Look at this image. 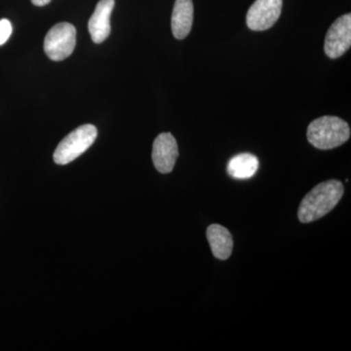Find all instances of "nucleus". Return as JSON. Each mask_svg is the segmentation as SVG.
<instances>
[{"mask_svg": "<svg viewBox=\"0 0 351 351\" xmlns=\"http://www.w3.org/2000/svg\"><path fill=\"white\" fill-rule=\"evenodd\" d=\"M343 193V184L337 180L320 182L304 196L300 204L298 218L302 223L323 218L337 206Z\"/></svg>", "mask_w": 351, "mask_h": 351, "instance_id": "nucleus-1", "label": "nucleus"}, {"mask_svg": "<svg viewBox=\"0 0 351 351\" xmlns=\"http://www.w3.org/2000/svg\"><path fill=\"white\" fill-rule=\"evenodd\" d=\"M308 142L318 149H332L345 144L350 138V125L337 117L314 119L307 127Z\"/></svg>", "mask_w": 351, "mask_h": 351, "instance_id": "nucleus-2", "label": "nucleus"}, {"mask_svg": "<svg viewBox=\"0 0 351 351\" xmlns=\"http://www.w3.org/2000/svg\"><path fill=\"white\" fill-rule=\"evenodd\" d=\"M97 136L98 131L92 124L77 127L58 145L53 156L55 163L58 165H66L73 162L94 144Z\"/></svg>", "mask_w": 351, "mask_h": 351, "instance_id": "nucleus-3", "label": "nucleus"}, {"mask_svg": "<svg viewBox=\"0 0 351 351\" xmlns=\"http://www.w3.org/2000/svg\"><path fill=\"white\" fill-rule=\"evenodd\" d=\"M75 44V27L69 23H60L46 34L44 51L52 61H63L73 54Z\"/></svg>", "mask_w": 351, "mask_h": 351, "instance_id": "nucleus-4", "label": "nucleus"}, {"mask_svg": "<svg viewBox=\"0 0 351 351\" xmlns=\"http://www.w3.org/2000/svg\"><path fill=\"white\" fill-rule=\"evenodd\" d=\"M283 0H256L246 16V23L252 31H267L274 25L282 11Z\"/></svg>", "mask_w": 351, "mask_h": 351, "instance_id": "nucleus-5", "label": "nucleus"}, {"mask_svg": "<svg viewBox=\"0 0 351 351\" xmlns=\"http://www.w3.org/2000/svg\"><path fill=\"white\" fill-rule=\"evenodd\" d=\"M351 45V15L341 16L331 27L325 38L324 50L328 57L337 59L343 56Z\"/></svg>", "mask_w": 351, "mask_h": 351, "instance_id": "nucleus-6", "label": "nucleus"}, {"mask_svg": "<svg viewBox=\"0 0 351 351\" xmlns=\"http://www.w3.org/2000/svg\"><path fill=\"white\" fill-rule=\"evenodd\" d=\"M179 156L177 141L171 133H162L157 136L152 145V161L154 167L161 174H168L174 169Z\"/></svg>", "mask_w": 351, "mask_h": 351, "instance_id": "nucleus-7", "label": "nucleus"}, {"mask_svg": "<svg viewBox=\"0 0 351 351\" xmlns=\"http://www.w3.org/2000/svg\"><path fill=\"white\" fill-rule=\"evenodd\" d=\"M114 0H100L88 23L90 36L95 43H104L110 34V16L114 8Z\"/></svg>", "mask_w": 351, "mask_h": 351, "instance_id": "nucleus-8", "label": "nucleus"}, {"mask_svg": "<svg viewBox=\"0 0 351 351\" xmlns=\"http://www.w3.org/2000/svg\"><path fill=\"white\" fill-rule=\"evenodd\" d=\"M193 23V0H176L171 21V27L175 38L180 40L186 38L191 31Z\"/></svg>", "mask_w": 351, "mask_h": 351, "instance_id": "nucleus-9", "label": "nucleus"}, {"mask_svg": "<svg viewBox=\"0 0 351 351\" xmlns=\"http://www.w3.org/2000/svg\"><path fill=\"white\" fill-rule=\"evenodd\" d=\"M207 239L214 257L225 261L232 256L233 239L228 228L221 225H211L207 228Z\"/></svg>", "mask_w": 351, "mask_h": 351, "instance_id": "nucleus-10", "label": "nucleus"}, {"mask_svg": "<svg viewBox=\"0 0 351 351\" xmlns=\"http://www.w3.org/2000/svg\"><path fill=\"white\" fill-rule=\"evenodd\" d=\"M258 159L251 154H240L230 159L228 173L234 179L245 180L253 177L258 169Z\"/></svg>", "mask_w": 351, "mask_h": 351, "instance_id": "nucleus-11", "label": "nucleus"}, {"mask_svg": "<svg viewBox=\"0 0 351 351\" xmlns=\"http://www.w3.org/2000/svg\"><path fill=\"white\" fill-rule=\"evenodd\" d=\"M12 25L10 21L7 19L0 20V46L6 43L12 34Z\"/></svg>", "mask_w": 351, "mask_h": 351, "instance_id": "nucleus-12", "label": "nucleus"}, {"mask_svg": "<svg viewBox=\"0 0 351 351\" xmlns=\"http://www.w3.org/2000/svg\"><path fill=\"white\" fill-rule=\"evenodd\" d=\"M51 0H32V4L36 6H45L50 3Z\"/></svg>", "mask_w": 351, "mask_h": 351, "instance_id": "nucleus-13", "label": "nucleus"}]
</instances>
